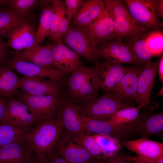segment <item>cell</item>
Here are the masks:
<instances>
[{
  "mask_svg": "<svg viewBox=\"0 0 163 163\" xmlns=\"http://www.w3.org/2000/svg\"><path fill=\"white\" fill-rule=\"evenodd\" d=\"M34 127L26 133L24 140L40 159L50 154L62 132L61 122L56 119L48 118L39 121Z\"/></svg>",
  "mask_w": 163,
  "mask_h": 163,
  "instance_id": "cell-1",
  "label": "cell"
},
{
  "mask_svg": "<svg viewBox=\"0 0 163 163\" xmlns=\"http://www.w3.org/2000/svg\"><path fill=\"white\" fill-rule=\"evenodd\" d=\"M97 64L94 67L83 65L74 72L66 83V91L64 97L74 103L82 105L98 96Z\"/></svg>",
  "mask_w": 163,
  "mask_h": 163,
  "instance_id": "cell-2",
  "label": "cell"
},
{
  "mask_svg": "<svg viewBox=\"0 0 163 163\" xmlns=\"http://www.w3.org/2000/svg\"><path fill=\"white\" fill-rule=\"evenodd\" d=\"M129 107L131 106L129 100L112 92L91 99L80 107L86 117L108 121L117 111Z\"/></svg>",
  "mask_w": 163,
  "mask_h": 163,
  "instance_id": "cell-3",
  "label": "cell"
},
{
  "mask_svg": "<svg viewBox=\"0 0 163 163\" xmlns=\"http://www.w3.org/2000/svg\"><path fill=\"white\" fill-rule=\"evenodd\" d=\"M17 94L19 100L26 105L37 122L46 119H56L63 98L60 94L33 95L21 90Z\"/></svg>",
  "mask_w": 163,
  "mask_h": 163,
  "instance_id": "cell-4",
  "label": "cell"
},
{
  "mask_svg": "<svg viewBox=\"0 0 163 163\" xmlns=\"http://www.w3.org/2000/svg\"><path fill=\"white\" fill-rule=\"evenodd\" d=\"M104 1L112 15L115 39L122 40L141 35L145 33L149 29L136 23L123 1Z\"/></svg>",
  "mask_w": 163,
  "mask_h": 163,
  "instance_id": "cell-5",
  "label": "cell"
},
{
  "mask_svg": "<svg viewBox=\"0 0 163 163\" xmlns=\"http://www.w3.org/2000/svg\"><path fill=\"white\" fill-rule=\"evenodd\" d=\"M66 46L89 62L98 59L99 43L90 34L87 27L73 26L62 39Z\"/></svg>",
  "mask_w": 163,
  "mask_h": 163,
  "instance_id": "cell-6",
  "label": "cell"
},
{
  "mask_svg": "<svg viewBox=\"0 0 163 163\" xmlns=\"http://www.w3.org/2000/svg\"><path fill=\"white\" fill-rule=\"evenodd\" d=\"M4 63L21 74L41 79L54 86H62L65 81V74L56 69L43 67L14 57Z\"/></svg>",
  "mask_w": 163,
  "mask_h": 163,
  "instance_id": "cell-7",
  "label": "cell"
},
{
  "mask_svg": "<svg viewBox=\"0 0 163 163\" xmlns=\"http://www.w3.org/2000/svg\"><path fill=\"white\" fill-rule=\"evenodd\" d=\"M53 151L68 163H87L96 158L80 143L77 138L65 131Z\"/></svg>",
  "mask_w": 163,
  "mask_h": 163,
  "instance_id": "cell-8",
  "label": "cell"
},
{
  "mask_svg": "<svg viewBox=\"0 0 163 163\" xmlns=\"http://www.w3.org/2000/svg\"><path fill=\"white\" fill-rule=\"evenodd\" d=\"M123 1L138 25L148 29H155L162 26V23L159 21L155 12L153 0H124Z\"/></svg>",
  "mask_w": 163,
  "mask_h": 163,
  "instance_id": "cell-9",
  "label": "cell"
},
{
  "mask_svg": "<svg viewBox=\"0 0 163 163\" xmlns=\"http://www.w3.org/2000/svg\"><path fill=\"white\" fill-rule=\"evenodd\" d=\"M82 115L80 107L64 97L56 119L61 122L65 132L77 137L85 133Z\"/></svg>",
  "mask_w": 163,
  "mask_h": 163,
  "instance_id": "cell-10",
  "label": "cell"
},
{
  "mask_svg": "<svg viewBox=\"0 0 163 163\" xmlns=\"http://www.w3.org/2000/svg\"><path fill=\"white\" fill-rule=\"evenodd\" d=\"M134 135L148 139L152 136L161 137L163 134V113L145 112L139 115L132 126Z\"/></svg>",
  "mask_w": 163,
  "mask_h": 163,
  "instance_id": "cell-11",
  "label": "cell"
},
{
  "mask_svg": "<svg viewBox=\"0 0 163 163\" xmlns=\"http://www.w3.org/2000/svg\"><path fill=\"white\" fill-rule=\"evenodd\" d=\"M2 122L29 129L37 121L24 104L11 98L8 102Z\"/></svg>",
  "mask_w": 163,
  "mask_h": 163,
  "instance_id": "cell-12",
  "label": "cell"
},
{
  "mask_svg": "<svg viewBox=\"0 0 163 163\" xmlns=\"http://www.w3.org/2000/svg\"><path fill=\"white\" fill-rule=\"evenodd\" d=\"M52 52L54 67L65 74L72 73L82 66L79 56L61 40L53 43Z\"/></svg>",
  "mask_w": 163,
  "mask_h": 163,
  "instance_id": "cell-13",
  "label": "cell"
},
{
  "mask_svg": "<svg viewBox=\"0 0 163 163\" xmlns=\"http://www.w3.org/2000/svg\"><path fill=\"white\" fill-rule=\"evenodd\" d=\"M97 85L100 88L111 91L128 71L129 67L122 66L105 59L97 63Z\"/></svg>",
  "mask_w": 163,
  "mask_h": 163,
  "instance_id": "cell-14",
  "label": "cell"
},
{
  "mask_svg": "<svg viewBox=\"0 0 163 163\" xmlns=\"http://www.w3.org/2000/svg\"><path fill=\"white\" fill-rule=\"evenodd\" d=\"M98 49L100 57L112 62L137 65L129 48L120 39L102 43Z\"/></svg>",
  "mask_w": 163,
  "mask_h": 163,
  "instance_id": "cell-15",
  "label": "cell"
},
{
  "mask_svg": "<svg viewBox=\"0 0 163 163\" xmlns=\"http://www.w3.org/2000/svg\"><path fill=\"white\" fill-rule=\"evenodd\" d=\"M159 58L144 64L139 77L137 94L135 100L139 105L149 102L153 87L158 72Z\"/></svg>",
  "mask_w": 163,
  "mask_h": 163,
  "instance_id": "cell-16",
  "label": "cell"
},
{
  "mask_svg": "<svg viewBox=\"0 0 163 163\" xmlns=\"http://www.w3.org/2000/svg\"><path fill=\"white\" fill-rule=\"evenodd\" d=\"M53 43L46 46L34 45L24 50L10 52L14 57L39 66L54 69L52 49Z\"/></svg>",
  "mask_w": 163,
  "mask_h": 163,
  "instance_id": "cell-17",
  "label": "cell"
},
{
  "mask_svg": "<svg viewBox=\"0 0 163 163\" xmlns=\"http://www.w3.org/2000/svg\"><path fill=\"white\" fill-rule=\"evenodd\" d=\"M36 31L28 21L15 27L7 34V46L16 51L24 50L34 45Z\"/></svg>",
  "mask_w": 163,
  "mask_h": 163,
  "instance_id": "cell-18",
  "label": "cell"
},
{
  "mask_svg": "<svg viewBox=\"0 0 163 163\" xmlns=\"http://www.w3.org/2000/svg\"><path fill=\"white\" fill-rule=\"evenodd\" d=\"M82 117L85 126V134L108 135L120 140H127L133 137L132 133L129 129L114 126L107 121L88 118L83 113Z\"/></svg>",
  "mask_w": 163,
  "mask_h": 163,
  "instance_id": "cell-19",
  "label": "cell"
},
{
  "mask_svg": "<svg viewBox=\"0 0 163 163\" xmlns=\"http://www.w3.org/2000/svg\"><path fill=\"white\" fill-rule=\"evenodd\" d=\"M123 146L136 153L138 156L154 159L163 157V144L147 138L120 140Z\"/></svg>",
  "mask_w": 163,
  "mask_h": 163,
  "instance_id": "cell-20",
  "label": "cell"
},
{
  "mask_svg": "<svg viewBox=\"0 0 163 163\" xmlns=\"http://www.w3.org/2000/svg\"><path fill=\"white\" fill-rule=\"evenodd\" d=\"M87 28L90 34L99 43L115 39L112 15L105 5L100 16Z\"/></svg>",
  "mask_w": 163,
  "mask_h": 163,
  "instance_id": "cell-21",
  "label": "cell"
},
{
  "mask_svg": "<svg viewBox=\"0 0 163 163\" xmlns=\"http://www.w3.org/2000/svg\"><path fill=\"white\" fill-rule=\"evenodd\" d=\"M105 7L104 1L102 0L84 1L78 13L73 19L74 26L88 27L100 16Z\"/></svg>",
  "mask_w": 163,
  "mask_h": 163,
  "instance_id": "cell-22",
  "label": "cell"
},
{
  "mask_svg": "<svg viewBox=\"0 0 163 163\" xmlns=\"http://www.w3.org/2000/svg\"><path fill=\"white\" fill-rule=\"evenodd\" d=\"M62 87L37 78L24 76L19 78L18 89L33 95H59Z\"/></svg>",
  "mask_w": 163,
  "mask_h": 163,
  "instance_id": "cell-23",
  "label": "cell"
},
{
  "mask_svg": "<svg viewBox=\"0 0 163 163\" xmlns=\"http://www.w3.org/2000/svg\"><path fill=\"white\" fill-rule=\"evenodd\" d=\"M143 67H129V69L115 87L111 91L128 100H135L139 79Z\"/></svg>",
  "mask_w": 163,
  "mask_h": 163,
  "instance_id": "cell-24",
  "label": "cell"
},
{
  "mask_svg": "<svg viewBox=\"0 0 163 163\" xmlns=\"http://www.w3.org/2000/svg\"><path fill=\"white\" fill-rule=\"evenodd\" d=\"M32 152L25 140L13 142L0 148V163H24Z\"/></svg>",
  "mask_w": 163,
  "mask_h": 163,
  "instance_id": "cell-25",
  "label": "cell"
},
{
  "mask_svg": "<svg viewBox=\"0 0 163 163\" xmlns=\"http://www.w3.org/2000/svg\"><path fill=\"white\" fill-rule=\"evenodd\" d=\"M145 34L122 40L129 49L139 66L151 60L154 57L147 46L145 40Z\"/></svg>",
  "mask_w": 163,
  "mask_h": 163,
  "instance_id": "cell-26",
  "label": "cell"
},
{
  "mask_svg": "<svg viewBox=\"0 0 163 163\" xmlns=\"http://www.w3.org/2000/svg\"><path fill=\"white\" fill-rule=\"evenodd\" d=\"M19 81L12 69L0 64V95L11 99L18 93Z\"/></svg>",
  "mask_w": 163,
  "mask_h": 163,
  "instance_id": "cell-27",
  "label": "cell"
},
{
  "mask_svg": "<svg viewBox=\"0 0 163 163\" xmlns=\"http://www.w3.org/2000/svg\"><path fill=\"white\" fill-rule=\"evenodd\" d=\"M148 103L146 102L137 107L131 106L121 109L107 121L114 126L131 131L132 126L139 116L140 109Z\"/></svg>",
  "mask_w": 163,
  "mask_h": 163,
  "instance_id": "cell-28",
  "label": "cell"
},
{
  "mask_svg": "<svg viewBox=\"0 0 163 163\" xmlns=\"http://www.w3.org/2000/svg\"><path fill=\"white\" fill-rule=\"evenodd\" d=\"M28 20L8 7L2 8L0 10V38L6 37L12 29Z\"/></svg>",
  "mask_w": 163,
  "mask_h": 163,
  "instance_id": "cell-29",
  "label": "cell"
},
{
  "mask_svg": "<svg viewBox=\"0 0 163 163\" xmlns=\"http://www.w3.org/2000/svg\"><path fill=\"white\" fill-rule=\"evenodd\" d=\"M100 148L104 159L113 157L122 149L123 146L119 139L108 135H91Z\"/></svg>",
  "mask_w": 163,
  "mask_h": 163,
  "instance_id": "cell-30",
  "label": "cell"
},
{
  "mask_svg": "<svg viewBox=\"0 0 163 163\" xmlns=\"http://www.w3.org/2000/svg\"><path fill=\"white\" fill-rule=\"evenodd\" d=\"M28 130L2 123L0 124V148L14 142L24 140L25 134Z\"/></svg>",
  "mask_w": 163,
  "mask_h": 163,
  "instance_id": "cell-31",
  "label": "cell"
},
{
  "mask_svg": "<svg viewBox=\"0 0 163 163\" xmlns=\"http://www.w3.org/2000/svg\"><path fill=\"white\" fill-rule=\"evenodd\" d=\"M53 13L52 3L43 7L40 14L38 28L36 32L34 45H39L46 38L50 36Z\"/></svg>",
  "mask_w": 163,
  "mask_h": 163,
  "instance_id": "cell-32",
  "label": "cell"
},
{
  "mask_svg": "<svg viewBox=\"0 0 163 163\" xmlns=\"http://www.w3.org/2000/svg\"><path fill=\"white\" fill-rule=\"evenodd\" d=\"M52 0H8L7 6L15 11L22 18L28 20L30 10L42 5L43 7L51 4Z\"/></svg>",
  "mask_w": 163,
  "mask_h": 163,
  "instance_id": "cell-33",
  "label": "cell"
},
{
  "mask_svg": "<svg viewBox=\"0 0 163 163\" xmlns=\"http://www.w3.org/2000/svg\"><path fill=\"white\" fill-rule=\"evenodd\" d=\"M145 40L148 49L154 57L162 53L163 33L162 31L156 29L145 34Z\"/></svg>",
  "mask_w": 163,
  "mask_h": 163,
  "instance_id": "cell-34",
  "label": "cell"
},
{
  "mask_svg": "<svg viewBox=\"0 0 163 163\" xmlns=\"http://www.w3.org/2000/svg\"><path fill=\"white\" fill-rule=\"evenodd\" d=\"M53 13L52 17L50 30L51 40L55 41L58 40V31L61 14L62 9L65 7V3L61 0H53Z\"/></svg>",
  "mask_w": 163,
  "mask_h": 163,
  "instance_id": "cell-35",
  "label": "cell"
},
{
  "mask_svg": "<svg viewBox=\"0 0 163 163\" xmlns=\"http://www.w3.org/2000/svg\"><path fill=\"white\" fill-rule=\"evenodd\" d=\"M81 144L94 157L104 159L100 148L91 135L84 134L77 137Z\"/></svg>",
  "mask_w": 163,
  "mask_h": 163,
  "instance_id": "cell-36",
  "label": "cell"
},
{
  "mask_svg": "<svg viewBox=\"0 0 163 163\" xmlns=\"http://www.w3.org/2000/svg\"><path fill=\"white\" fill-rule=\"evenodd\" d=\"M84 1L82 0L65 1L66 15L70 22L78 13Z\"/></svg>",
  "mask_w": 163,
  "mask_h": 163,
  "instance_id": "cell-37",
  "label": "cell"
},
{
  "mask_svg": "<svg viewBox=\"0 0 163 163\" xmlns=\"http://www.w3.org/2000/svg\"><path fill=\"white\" fill-rule=\"evenodd\" d=\"M70 21L67 18L65 13V6L62 9L61 14L59 22L58 31V40H62V37L68 32L69 29Z\"/></svg>",
  "mask_w": 163,
  "mask_h": 163,
  "instance_id": "cell-38",
  "label": "cell"
},
{
  "mask_svg": "<svg viewBox=\"0 0 163 163\" xmlns=\"http://www.w3.org/2000/svg\"><path fill=\"white\" fill-rule=\"evenodd\" d=\"M125 157L133 162L139 163H163V157L158 159H154L139 156Z\"/></svg>",
  "mask_w": 163,
  "mask_h": 163,
  "instance_id": "cell-39",
  "label": "cell"
},
{
  "mask_svg": "<svg viewBox=\"0 0 163 163\" xmlns=\"http://www.w3.org/2000/svg\"><path fill=\"white\" fill-rule=\"evenodd\" d=\"M9 52L6 42L3 38H0V64L4 63L8 59Z\"/></svg>",
  "mask_w": 163,
  "mask_h": 163,
  "instance_id": "cell-40",
  "label": "cell"
},
{
  "mask_svg": "<svg viewBox=\"0 0 163 163\" xmlns=\"http://www.w3.org/2000/svg\"><path fill=\"white\" fill-rule=\"evenodd\" d=\"M154 10L158 18L163 17V0H153Z\"/></svg>",
  "mask_w": 163,
  "mask_h": 163,
  "instance_id": "cell-41",
  "label": "cell"
},
{
  "mask_svg": "<svg viewBox=\"0 0 163 163\" xmlns=\"http://www.w3.org/2000/svg\"><path fill=\"white\" fill-rule=\"evenodd\" d=\"M9 99L0 95V124L3 122L5 110Z\"/></svg>",
  "mask_w": 163,
  "mask_h": 163,
  "instance_id": "cell-42",
  "label": "cell"
},
{
  "mask_svg": "<svg viewBox=\"0 0 163 163\" xmlns=\"http://www.w3.org/2000/svg\"><path fill=\"white\" fill-rule=\"evenodd\" d=\"M47 157L48 163H68L53 151L50 154L47 156Z\"/></svg>",
  "mask_w": 163,
  "mask_h": 163,
  "instance_id": "cell-43",
  "label": "cell"
},
{
  "mask_svg": "<svg viewBox=\"0 0 163 163\" xmlns=\"http://www.w3.org/2000/svg\"><path fill=\"white\" fill-rule=\"evenodd\" d=\"M108 163H133V161L126 158L125 156L117 155L107 159Z\"/></svg>",
  "mask_w": 163,
  "mask_h": 163,
  "instance_id": "cell-44",
  "label": "cell"
},
{
  "mask_svg": "<svg viewBox=\"0 0 163 163\" xmlns=\"http://www.w3.org/2000/svg\"><path fill=\"white\" fill-rule=\"evenodd\" d=\"M24 163H48L47 158L43 160L39 159L37 157L33 156L32 155Z\"/></svg>",
  "mask_w": 163,
  "mask_h": 163,
  "instance_id": "cell-45",
  "label": "cell"
},
{
  "mask_svg": "<svg viewBox=\"0 0 163 163\" xmlns=\"http://www.w3.org/2000/svg\"><path fill=\"white\" fill-rule=\"evenodd\" d=\"M160 80L162 82H163V56L160 59L159 61L158 71Z\"/></svg>",
  "mask_w": 163,
  "mask_h": 163,
  "instance_id": "cell-46",
  "label": "cell"
},
{
  "mask_svg": "<svg viewBox=\"0 0 163 163\" xmlns=\"http://www.w3.org/2000/svg\"><path fill=\"white\" fill-rule=\"evenodd\" d=\"M87 163H108L107 159H104L96 158Z\"/></svg>",
  "mask_w": 163,
  "mask_h": 163,
  "instance_id": "cell-47",
  "label": "cell"
},
{
  "mask_svg": "<svg viewBox=\"0 0 163 163\" xmlns=\"http://www.w3.org/2000/svg\"><path fill=\"white\" fill-rule=\"evenodd\" d=\"M8 0H0V10L7 6Z\"/></svg>",
  "mask_w": 163,
  "mask_h": 163,
  "instance_id": "cell-48",
  "label": "cell"
},
{
  "mask_svg": "<svg viewBox=\"0 0 163 163\" xmlns=\"http://www.w3.org/2000/svg\"><path fill=\"white\" fill-rule=\"evenodd\" d=\"M163 85L160 90L159 91L158 93L156 95V96H162L163 94Z\"/></svg>",
  "mask_w": 163,
  "mask_h": 163,
  "instance_id": "cell-49",
  "label": "cell"
},
{
  "mask_svg": "<svg viewBox=\"0 0 163 163\" xmlns=\"http://www.w3.org/2000/svg\"><path fill=\"white\" fill-rule=\"evenodd\" d=\"M133 163H138V162H133Z\"/></svg>",
  "mask_w": 163,
  "mask_h": 163,
  "instance_id": "cell-50",
  "label": "cell"
}]
</instances>
